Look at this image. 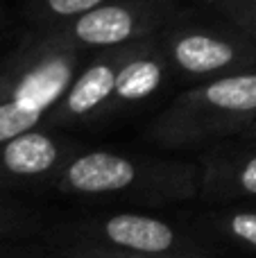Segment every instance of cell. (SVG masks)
<instances>
[{"mask_svg":"<svg viewBox=\"0 0 256 258\" xmlns=\"http://www.w3.org/2000/svg\"><path fill=\"white\" fill-rule=\"evenodd\" d=\"M45 197L80 206L172 211L198 204L200 163L175 152L145 154L122 147H89L77 152Z\"/></svg>","mask_w":256,"mask_h":258,"instance_id":"6da1fadb","label":"cell"},{"mask_svg":"<svg viewBox=\"0 0 256 258\" xmlns=\"http://www.w3.org/2000/svg\"><path fill=\"white\" fill-rule=\"evenodd\" d=\"M256 122V71L184 86L159 109L143 138L161 152L198 154Z\"/></svg>","mask_w":256,"mask_h":258,"instance_id":"7a4b0ae2","label":"cell"},{"mask_svg":"<svg viewBox=\"0 0 256 258\" xmlns=\"http://www.w3.org/2000/svg\"><path fill=\"white\" fill-rule=\"evenodd\" d=\"M86 54L50 32H23L0 57V143L43 125Z\"/></svg>","mask_w":256,"mask_h":258,"instance_id":"3957f363","label":"cell"},{"mask_svg":"<svg viewBox=\"0 0 256 258\" xmlns=\"http://www.w3.org/2000/svg\"><path fill=\"white\" fill-rule=\"evenodd\" d=\"M45 240H73L113 251L168 258H222L186 218L125 206H82L57 213Z\"/></svg>","mask_w":256,"mask_h":258,"instance_id":"277c9868","label":"cell"},{"mask_svg":"<svg viewBox=\"0 0 256 258\" xmlns=\"http://www.w3.org/2000/svg\"><path fill=\"white\" fill-rule=\"evenodd\" d=\"M175 86L256 71V36L207 5L181 7L159 32Z\"/></svg>","mask_w":256,"mask_h":258,"instance_id":"5b68a950","label":"cell"},{"mask_svg":"<svg viewBox=\"0 0 256 258\" xmlns=\"http://www.w3.org/2000/svg\"><path fill=\"white\" fill-rule=\"evenodd\" d=\"M181 7L184 0H107L100 7L45 32L77 50L93 52L159 34Z\"/></svg>","mask_w":256,"mask_h":258,"instance_id":"8992f818","label":"cell"},{"mask_svg":"<svg viewBox=\"0 0 256 258\" xmlns=\"http://www.w3.org/2000/svg\"><path fill=\"white\" fill-rule=\"evenodd\" d=\"M86 147L73 132L48 125L0 143V190L27 197H45L66 163Z\"/></svg>","mask_w":256,"mask_h":258,"instance_id":"52a82bcc","label":"cell"},{"mask_svg":"<svg viewBox=\"0 0 256 258\" xmlns=\"http://www.w3.org/2000/svg\"><path fill=\"white\" fill-rule=\"evenodd\" d=\"M200 163L198 204L256 200V138H225L195 154Z\"/></svg>","mask_w":256,"mask_h":258,"instance_id":"ba28073f","label":"cell"},{"mask_svg":"<svg viewBox=\"0 0 256 258\" xmlns=\"http://www.w3.org/2000/svg\"><path fill=\"white\" fill-rule=\"evenodd\" d=\"M184 218L202 233L218 254H240L256 258V200L229 204H198Z\"/></svg>","mask_w":256,"mask_h":258,"instance_id":"9c48e42d","label":"cell"},{"mask_svg":"<svg viewBox=\"0 0 256 258\" xmlns=\"http://www.w3.org/2000/svg\"><path fill=\"white\" fill-rule=\"evenodd\" d=\"M54 215L57 213L45 209L39 197L0 190V240H45Z\"/></svg>","mask_w":256,"mask_h":258,"instance_id":"30bf717a","label":"cell"},{"mask_svg":"<svg viewBox=\"0 0 256 258\" xmlns=\"http://www.w3.org/2000/svg\"><path fill=\"white\" fill-rule=\"evenodd\" d=\"M107 0H23L21 14L27 30H52L100 7Z\"/></svg>","mask_w":256,"mask_h":258,"instance_id":"8fae6325","label":"cell"},{"mask_svg":"<svg viewBox=\"0 0 256 258\" xmlns=\"http://www.w3.org/2000/svg\"><path fill=\"white\" fill-rule=\"evenodd\" d=\"M52 258H168V256H148V254H130V251H113L104 247L84 245L73 240H45Z\"/></svg>","mask_w":256,"mask_h":258,"instance_id":"7c38bea8","label":"cell"},{"mask_svg":"<svg viewBox=\"0 0 256 258\" xmlns=\"http://www.w3.org/2000/svg\"><path fill=\"white\" fill-rule=\"evenodd\" d=\"M211 7L256 36V0H222Z\"/></svg>","mask_w":256,"mask_h":258,"instance_id":"4fadbf2b","label":"cell"},{"mask_svg":"<svg viewBox=\"0 0 256 258\" xmlns=\"http://www.w3.org/2000/svg\"><path fill=\"white\" fill-rule=\"evenodd\" d=\"M50 247L45 240L36 242H14L0 240V258H48Z\"/></svg>","mask_w":256,"mask_h":258,"instance_id":"5bb4252c","label":"cell"},{"mask_svg":"<svg viewBox=\"0 0 256 258\" xmlns=\"http://www.w3.org/2000/svg\"><path fill=\"white\" fill-rule=\"evenodd\" d=\"M240 136H243V138H256V122H252V125L240 134Z\"/></svg>","mask_w":256,"mask_h":258,"instance_id":"9a60e30c","label":"cell"},{"mask_svg":"<svg viewBox=\"0 0 256 258\" xmlns=\"http://www.w3.org/2000/svg\"><path fill=\"white\" fill-rule=\"evenodd\" d=\"M195 5H207V7H211V5H216V3H222V0H193Z\"/></svg>","mask_w":256,"mask_h":258,"instance_id":"2e32d148","label":"cell"},{"mask_svg":"<svg viewBox=\"0 0 256 258\" xmlns=\"http://www.w3.org/2000/svg\"><path fill=\"white\" fill-rule=\"evenodd\" d=\"M48 258H52V254H48Z\"/></svg>","mask_w":256,"mask_h":258,"instance_id":"e0dca14e","label":"cell"},{"mask_svg":"<svg viewBox=\"0 0 256 258\" xmlns=\"http://www.w3.org/2000/svg\"><path fill=\"white\" fill-rule=\"evenodd\" d=\"M0 5H3V0H0Z\"/></svg>","mask_w":256,"mask_h":258,"instance_id":"ac0fdd59","label":"cell"}]
</instances>
